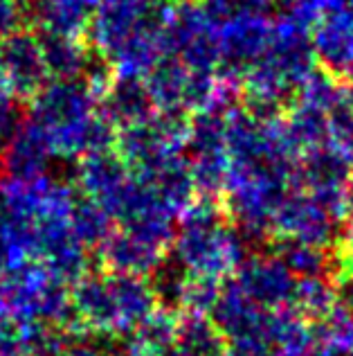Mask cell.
Masks as SVG:
<instances>
[{
	"label": "cell",
	"mask_w": 353,
	"mask_h": 356,
	"mask_svg": "<svg viewBox=\"0 0 353 356\" xmlns=\"http://www.w3.org/2000/svg\"><path fill=\"white\" fill-rule=\"evenodd\" d=\"M27 120L43 134L52 158L79 161L115 149L117 129L99 113L86 79H50L27 102Z\"/></svg>",
	"instance_id": "obj_1"
},
{
	"label": "cell",
	"mask_w": 353,
	"mask_h": 356,
	"mask_svg": "<svg viewBox=\"0 0 353 356\" xmlns=\"http://www.w3.org/2000/svg\"><path fill=\"white\" fill-rule=\"evenodd\" d=\"M70 300L74 323L108 339L133 334L157 309L155 286L142 275L119 270L86 273L74 282Z\"/></svg>",
	"instance_id": "obj_2"
},
{
	"label": "cell",
	"mask_w": 353,
	"mask_h": 356,
	"mask_svg": "<svg viewBox=\"0 0 353 356\" xmlns=\"http://www.w3.org/2000/svg\"><path fill=\"white\" fill-rule=\"evenodd\" d=\"M173 255L184 273L212 280L232 277L248 257L246 235L230 226L214 199L191 201L173 235Z\"/></svg>",
	"instance_id": "obj_3"
},
{
	"label": "cell",
	"mask_w": 353,
	"mask_h": 356,
	"mask_svg": "<svg viewBox=\"0 0 353 356\" xmlns=\"http://www.w3.org/2000/svg\"><path fill=\"white\" fill-rule=\"evenodd\" d=\"M0 321L16 327H77L68 284L54 277L39 261H27L0 273Z\"/></svg>",
	"instance_id": "obj_4"
},
{
	"label": "cell",
	"mask_w": 353,
	"mask_h": 356,
	"mask_svg": "<svg viewBox=\"0 0 353 356\" xmlns=\"http://www.w3.org/2000/svg\"><path fill=\"white\" fill-rule=\"evenodd\" d=\"M297 187V172L275 165H230L223 192L236 228L261 239L273 232L275 212L284 196Z\"/></svg>",
	"instance_id": "obj_5"
},
{
	"label": "cell",
	"mask_w": 353,
	"mask_h": 356,
	"mask_svg": "<svg viewBox=\"0 0 353 356\" xmlns=\"http://www.w3.org/2000/svg\"><path fill=\"white\" fill-rule=\"evenodd\" d=\"M227 111L230 108H205L189 115L187 122V156L189 172L196 192L214 199L223 192L230 170L227 154Z\"/></svg>",
	"instance_id": "obj_6"
},
{
	"label": "cell",
	"mask_w": 353,
	"mask_h": 356,
	"mask_svg": "<svg viewBox=\"0 0 353 356\" xmlns=\"http://www.w3.org/2000/svg\"><path fill=\"white\" fill-rule=\"evenodd\" d=\"M338 226L340 221L318 199L302 187H293L275 212L270 235L279 241H302L329 250L338 241Z\"/></svg>",
	"instance_id": "obj_7"
},
{
	"label": "cell",
	"mask_w": 353,
	"mask_h": 356,
	"mask_svg": "<svg viewBox=\"0 0 353 356\" xmlns=\"http://www.w3.org/2000/svg\"><path fill=\"white\" fill-rule=\"evenodd\" d=\"M351 174L353 161L324 145L302 156L300 170H297V187L318 199L331 217L342 223L347 217V185Z\"/></svg>",
	"instance_id": "obj_8"
},
{
	"label": "cell",
	"mask_w": 353,
	"mask_h": 356,
	"mask_svg": "<svg viewBox=\"0 0 353 356\" xmlns=\"http://www.w3.org/2000/svg\"><path fill=\"white\" fill-rule=\"evenodd\" d=\"M0 61H3L5 70L7 92L25 104L50 81L39 32L34 30L23 27V30L0 39Z\"/></svg>",
	"instance_id": "obj_9"
},
{
	"label": "cell",
	"mask_w": 353,
	"mask_h": 356,
	"mask_svg": "<svg viewBox=\"0 0 353 356\" xmlns=\"http://www.w3.org/2000/svg\"><path fill=\"white\" fill-rule=\"evenodd\" d=\"M232 284L255 305L273 312L293 305L297 277L277 255H248L232 275Z\"/></svg>",
	"instance_id": "obj_10"
},
{
	"label": "cell",
	"mask_w": 353,
	"mask_h": 356,
	"mask_svg": "<svg viewBox=\"0 0 353 356\" xmlns=\"http://www.w3.org/2000/svg\"><path fill=\"white\" fill-rule=\"evenodd\" d=\"M315 61L340 81H353V12L340 9L311 27Z\"/></svg>",
	"instance_id": "obj_11"
},
{
	"label": "cell",
	"mask_w": 353,
	"mask_h": 356,
	"mask_svg": "<svg viewBox=\"0 0 353 356\" xmlns=\"http://www.w3.org/2000/svg\"><path fill=\"white\" fill-rule=\"evenodd\" d=\"M164 252L166 243L133 228H122L119 232L113 230V235L99 246V255L110 270L142 277L162 268Z\"/></svg>",
	"instance_id": "obj_12"
},
{
	"label": "cell",
	"mask_w": 353,
	"mask_h": 356,
	"mask_svg": "<svg viewBox=\"0 0 353 356\" xmlns=\"http://www.w3.org/2000/svg\"><path fill=\"white\" fill-rule=\"evenodd\" d=\"M101 0H32L30 21L41 34L86 39Z\"/></svg>",
	"instance_id": "obj_13"
},
{
	"label": "cell",
	"mask_w": 353,
	"mask_h": 356,
	"mask_svg": "<svg viewBox=\"0 0 353 356\" xmlns=\"http://www.w3.org/2000/svg\"><path fill=\"white\" fill-rule=\"evenodd\" d=\"M266 309L255 305L246 293H241L234 284L221 289L218 302L212 309V321L218 327V332L230 341L259 339L266 321Z\"/></svg>",
	"instance_id": "obj_14"
},
{
	"label": "cell",
	"mask_w": 353,
	"mask_h": 356,
	"mask_svg": "<svg viewBox=\"0 0 353 356\" xmlns=\"http://www.w3.org/2000/svg\"><path fill=\"white\" fill-rule=\"evenodd\" d=\"M189 83L191 72L175 57H164L144 77V86L155 113H184L189 115Z\"/></svg>",
	"instance_id": "obj_15"
},
{
	"label": "cell",
	"mask_w": 353,
	"mask_h": 356,
	"mask_svg": "<svg viewBox=\"0 0 353 356\" xmlns=\"http://www.w3.org/2000/svg\"><path fill=\"white\" fill-rule=\"evenodd\" d=\"M52 161V152L39 129L25 118L23 127L0 152V167L7 178H36L43 176Z\"/></svg>",
	"instance_id": "obj_16"
},
{
	"label": "cell",
	"mask_w": 353,
	"mask_h": 356,
	"mask_svg": "<svg viewBox=\"0 0 353 356\" xmlns=\"http://www.w3.org/2000/svg\"><path fill=\"white\" fill-rule=\"evenodd\" d=\"M99 113L115 129H122L135 122H142L155 113L148 97L144 79H122L115 77L113 83L99 99Z\"/></svg>",
	"instance_id": "obj_17"
},
{
	"label": "cell",
	"mask_w": 353,
	"mask_h": 356,
	"mask_svg": "<svg viewBox=\"0 0 353 356\" xmlns=\"http://www.w3.org/2000/svg\"><path fill=\"white\" fill-rule=\"evenodd\" d=\"M39 39L50 79H83V74L88 72L92 59H95V52L86 43V39L41 32Z\"/></svg>",
	"instance_id": "obj_18"
},
{
	"label": "cell",
	"mask_w": 353,
	"mask_h": 356,
	"mask_svg": "<svg viewBox=\"0 0 353 356\" xmlns=\"http://www.w3.org/2000/svg\"><path fill=\"white\" fill-rule=\"evenodd\" d=\"M225 336L218 327L203 314H182L178 318V334H175L173 354L180 356H223L225 352Z\"/></svg>",
	"instance_id": "obj_19"
},
{
	"label": "cell",
	"mask_w": 353,
	"mask_h": 356,
	"mask_svg": "<svg viewBox=\"0 0 353 356\" xmlns=\"http://www.w3.org/2000/svg\"><path fill=\"white\" fill-rule=\"evenodd\" d=\"M315 352L322 356H351L353 354V314L342 300L313 327Z\"/></svg>",
	"instance_id": "obj_20"
},
{
	"label": "cell",
	"mask_w": 353,
	"mask_h": 356,
	"mask_svg": "<svg viewBox=\"0 0 353 356\" xmlns=\"http://www.w3.org/2000/svg\"><path fill=\"white\" fill-rule=\"evenodd\" d=\"M175 334H178V316L173 314V309H155L133 332L128 345L146 356H171L175 350Z\"/></svg>",
	"instance_id": "obj_21"
},
{
	"label": "cell",
	"mask_w": 353,
	"mask_h": 356,
	"mask_svg": "<svg viewBox=\"0 0 353 356\" xmlns=\"http://www.w3.org/2000/svg\"><path fill=\"white\" fill-rule=\"evenodd\" d=\"M340 302V289L329 275H311V277H297L293 309H297L306 321L324 318L333 307Z\"/></svg>",
	"instance_id": "obj_22"
},
{
	"label": "cell",
	"mask_w": 353,
	"mask_h": 356,
	"mask_svg": "<svg viewBox=\"0 0 353 356\" xmlns=\"http://www.w3.org/2000/svg\"><path fill=\"white\" fill-rule=\"evenodd\" d=\"M275 255L284 261V266L291 270L295 277L329 275V270L333 266L329 250L311 246V243H302V241H279Z\"/></svg>",
	"instance_id": "obj_23"
},
{
	"label": "cell",
	"mask_w": 353,
	"mask_h": 356,
	"mask_svg": "<svg viewBox=\"0 0 353 356\" xmlns=\"http://www.w3.org/2000/svg\"><path fill=\"white\" fill-rule=\"evenodd\" d=\"M72 232L83 246H101L110 235H113V219L90 199H77L72 210Z\"/></svg>",
	"instance_id": "obj_24"
},
{
	"label": "cell",
	"mask_w": 353,
	"mask_h": 356,
	"mask_svg": "<svg viewBox=\"0 0 353 356\" xmlns=\"http://www.w3.org/2000/svg\"><path fill=\"white\" fill-rule=\"evenodd\" d=\"M221 280L203 277V275H191L182 270V282H180V293H178V305L184 309V314H203L209 316L212 309L216 307L218 296H221Z\"/></svg>",
	"instance_id": "obj_25"
},
{
	"label": "cell",
	"mask_w": 353,
	"mask_h": 356,
	"mask_svg": "<svg viewBox=\"0 0 353 356\" xmlns=\"http://www.w3.org/2000/svg\"><path fill=\"white\" fill-rule=\"evenodd\" d=\"M27 118L25 102L16 99L9 92H0V152L12 143V138L18 134Z\"/></svg>",
	"instance_id": "obj_26"
},
{
	"label": "cell",
	"mask_w": 353,
	"mask_h": 356,
	"mask_svg": "<svg viewBox=\"0 0 353 356\" xmlns=\"http://www.w3.org/2000/svg\"><path fill=\"white\" fill-rule=\"evenodd\" d=\"M345 5H347V0H297V3L284 14H288L293 21L304 25L306 30H311L320 18L340 12V9H345Z\"/></svg>",
	"instance_id": "obj_27"
},
{
	"label": "cell",
	"mask_w": 353,
	"mask_h": 356,
	"mask_svg": "<svg viewBox=\"0 0 353 356\" xmlns=\"http://www.w3.org/2000/svg\"><path fill=\"white\" fill-rule=\"evenodd\" d=\"M30 7L23 0H0V39L27 27Z\"/></svg>",
	"instance_id": "obj_28"
},
{
	"label": "cell",
	"mask_w": 353,
	"mask_h": 356,
	"mask_svg": "<svg viewBox=\"0 0 353 356\" xmlns=\"http://www.w3.org/2000/svg\"><path fill=\"white\" fill-rule=\"evenodd\" d=\"M223 356H273V350L259 339H243V341H230Z\"/></svg>",
	"instance_id": "obj_29"
},
{
	"label": "cell",
	"mask_w": 353,
	"mask_h": 356,
	"mask_svg": "<svg viewBox=\"0 0 353 356\" xmlns=\"http://www.w3.org/2000/svg\"><path fill=\"white\" fill-rule=\"evenodd\" d=\"M0 356H23L16 325L0 321Z\"/></svg>",
	"instance_id": "obj_30"
},
{
	"label": "cell",
	"mask_w": 353,
	"mask_h": 356,
	"mask_svg": "<svg viewBox=\"0 0 353 356\" xmlns=\"http://www.w3.org/2000/svg\"><path fill=\"white\" fill-rule=\"evenodd\" d=\"M234 12H248V14H268L270 16L273 0H230Z\"/></svg>",
	"instance_id": "obj_31"
},
{
	"label": "cell",
	"mask_w": 353,
	"mask_h": 356,
	"mask_svg": "<svg viewBox=\"0 0 353 356\" xmlns=\"http://www.w3.org/2000/svg\"><path fill=\"white\" fill-rule=\"evenodd\" d=\"M340 266L345 277L353 275V235H347L345 250H342V257H340Z\"/></svg>",
	"instance_id": "obj_32"
},
{
	"label": "cell",
	"mask_w": 353,
	"mask_h": 356,
	"mask_svg": "<svg viewBox=\"0 0 353 356\" xmlns=\"http://www.w3.org/2000/svg\"><path fill=\"white\" fill-rule=\"evenodd\" d=\"M63 356H108V354L104 350L95 348V345L79 343V345H72V348H68Z\"/></svg>",
	"instance_id": "obj_33"
},
{
	"label": "cell",
	"mask_w": 353,
	"mask_h": 356,
	"mask_svg": "<svg viewBox=\"0 0 353 356\" xmlns=\"http://www.w3.org/2000/svg\"><path fill=\"white\" fill-rule=\"evenodd\" d=\"M340 300H342V305H345V307L349 309V312L353 314V275L345 277V282H342Z\"/></svg>",
	"instance_id": "obj_34"
},
{
	"label": "cell",
	"mask_w": 353,
	"mask_h": 356,
	"mask_svg": "<svg viewBox=\"0 0 353 356\" xmlns=\"http://www.w3.org/2000/svg\"><path fill=\"white\" fill-rule=\"evenodd\" d=\"M347 226H349V232L347 235H353V174L349 178V185H347Z\"/></svg>",
	"instance_id": "obj_35"
},
{
	"label": "cell",
	"mask_w": 353,
	"mask_h": 356,
	"mask_svg": "<svg viewBox=\"0 0 353 356\" xmlns=\"http://www.w3.org/2000/svg\"><path fill=\"white\" fill-rule=\"evenodd\" d=\"M295 3H297V0H273V7L282 9V14H284V12H288V9H291Z\"/></svg>",
	"instance_id": "obj_36"
},
{
	"label": "cell",
	"mask_w": 353,
	"mask_h": 356,
	"mask_svg": "<svg viewBox=\"0 0 353 356\" xmlns=\"http://www.w3.org/2000/svg\"><path fill=\"white\" fill-rule=\"evenodd\" d=\"M124 356H146V354H142L140 350H135L133 345H128V348L124 350Z\"/></svg>",
	"instance_id": "obj_37"
},
{
	"label": "cell",
	"mask_w": 353,
	"mask_h": 356,
	"mask_svg": "<svg viewBox=\"0 0 353 356\" xmlns=\"http://www.w3.org/2000/svg\"><path fill=\"white\" fill-rule=\"evenodd\" d=\"M347 3H349V5H351V9H353V0H347Z\"/></svg>",
	"instance_id": "obj_38"
},
{
	"label": "cell",
	"mask_w": 353,
	"mask_h": 356,
	"mask_svg": "<svg viewBox=\"0 0 353 356\" xmlns=\"http://www.w3.org/2000/svg\"><path fill=\"white\" fill-rule=\"evenodd\" d=\"M311 356H322V354H318V352H313V354H311Z\"/></svg>",
	"instance_id": "obj_39"
},
{
	"label": "cell",
	"mask_w": 353,
	"mask_h": 356,
	"mask_svg": "<svg viewBox=\"0 0 353 356\" xmlns=\"http://www.w3.org/2000/svg\"><path fill=\"white\" fill-rule=\"evenodd\" d=\"M171 356H180V354H171Z\"/></svg>",
	"instance_id": "obj_40"
},
{
	"label": "cell",
	"mask_w": 353,
	"mask_h": 356,
	"mask_svg": "<svg viewBox=\"0 0 353 356\" xmlns=\"http://www.w3.org/2000/svg\"><path fill=\"white\" fill-rule=\"evenodd\" d=\"M23 3H27V0H23Z\"/></svg>",
	"instance_id": "obj_41"
},
{
	"label": "cell",
	"mask_w": 353,
	"mask_h": 356,
	"mask_svg": "<svg viewBox=\"0 0 353 356\" xmlns=\"http://www.w3.org/2000/svg\"><path fill=\"white\" fill-rule=\"evenodd\" d=\"M351 356H353V354H351Z\"/></svg>",
	"instance_id": "obj_42"
}]
</instances>
